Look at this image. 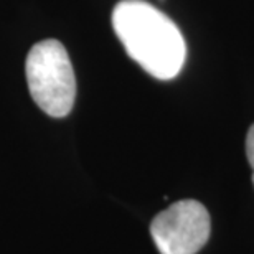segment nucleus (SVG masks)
Returning <instances> with one entry per match:
<instances>
[{
	"instance_id": "20e7f679",
	"label": "nucleus",
	"mask_w": 254,
	"mask_h": 254,
	"mask_svg": "<svg viewBox=\"0 0 254 254\" xmlns=\"http://www.w3.org/2000/svg\"><path fill=\"white\" fill-rule=\"evenodd\" d=\"M246 155L253 169V185H254V124L250 127L246 135Z\"/></svg>"
},
{
	"instance_id": "f03ea898",
	"label": "nucleus",
	"mask_w": 254,
	"mask_h": 254,
	"mask_svg": "<svg viewBox=\"0 0 254 254\" xmlns=\"http://www.w3.org/2000/svg\"><path fill=\"white\" fill-rule=\"evenodd\" d=\"M33 101L52 118H64L73 109L76 78L69 55L58 40H43L30 50L25 63Z\"/></svg>"
},
{
	"instance_id": "f257e3e1",
	"label": "nucleus",
	"mask_w": 254,
	"mask_h": 254,
	"mask_svg": "<svg viewBox=\"0 0 254 254\" xmlns=\"http://www.w3.org/2000/svg\"><path fill=\"white\" fill-rule=\"evenodd\" d=\"M113 27L127 55L157 79H172L184 68L187 45L179 27L145 0H121Z\"/></svg>"
},
{
	"instance_id": "7ed1b4c3",
	"label": "nucleus",
	"mask_w": 254,
	"mask_h": 254,
	"mask_svg": "<svg viewBox=\"0 0 254 254\" xmlns=\"http://www.w3.org/2000/svg\"><path fill=\"white\" fill-rule=\"evenodd\" d=\"M211 231L210 213L196 200H180L150 223V235L160 254H196Z\"/></svg>"
}]
</instances>
